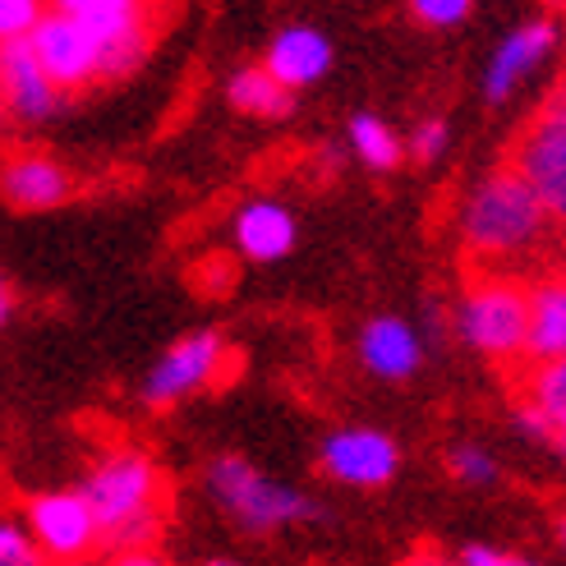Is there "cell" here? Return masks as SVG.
Segmentation results:
<instances>
[{"label": "cell", "mask_w": 566, "mask_h": 566, "mask_svg": "<svg viewBox=\"0 0 566 566\" xmlns=\"http://www.w3.org/2000/svg\"><path fill=\"white\" fill-rule=\"evenodd\" d=\"M548 208L516 166H497V171L479 176L457 212L461 244L474 263H516L530 249H539L548 235Z\"/></svg>", "instance_id": "obj_1"}, {"label": "cell", "mask_w": 566, "mask_h": 566, "mask_svg": "<svg viewBox=\"0 0 566 566\" xmlns=\"http://www.w3.org/2000/svg\"><path fill=\"white\" fill-rule=\"evenodd\" d=\"M208 497L244 534H276L286 525H304L323 516V506L314 497H304L300 489L281 484V479H268L244 457H217L208 465Z\"/></svg>", "instance_id": "obj_2"}, {"label": "cell", "mask_w": 566, "mask_h": 566, "mask_svg": "<svg viewBox=\"0 0 566 566\" xmlns=\"http://www.w3.org/2000/svg\"><path fill=\"white\" fill-rule=\"evenodd\" d=\"M461 342L493 364H516L530 350V286L512 276H479L457 304Z\"/></svg>", "instance_id": "obj_3"}, {"label": "cell", "mask_w": 566, "mask_h": 566, "mask_svg": "<svg viewBox=\"0 0 566 566\" xmlns=\"http://www.w3.org/2000/svg\"><path fill=\"white\" fill-rule=\"evenodd\" d=\"M55 10L78 19L102 46V78H125L144 65L153 46V6L148 0H51Z\"/></svg>", "instance_id": "obj_4"}, {"label": "cell", "mask_w": 566, "mask_h": 566, "mask_svg": "<svg viewBox=\"0 0 566 566\" xmlns=\"http://www.w3.org/2000/svg\"><path fill=\"white\" fill-rule=\"evenodd\" d=\"M78 489L88 493L102 530H116L144 512H157L161 474H157L153 457H144V451H134V447H120V451H111V457H102Z\"/></svg>", "instance_id": "obj_5"}, {"label": "cell", "mask_w": 566, "mask_h": 566, "mask_svg": "<svg viewBox=\"0 0 566 566\" xmlns=\"http://www.w3.org/2000/svg\"><path fill=\"white\" fill-rule=\"evenodd\" d=\"M23 525L33 530V539L51 562H78L97 544H106V530L93 512V502L83 489H46L23 502Z\"/></svg>", "instance_id": "obj_6"}, {"label": "cell", "mask_w": 566, "mask_h": 566, "mask_svg": "<svg viewBox=\"0 0 566 566\" xmlns=\"http://www.w3.org/2000/svg\"><path fill=\"white\" fill-rule=\"evenodd\" d=\"M226 359H231V350H226V336L221 332H212V327L185 332L180 342L148 369L144 401L153 410L185 401V396H193V391H203V387L217 382V374L226 369Z\"/></svg>", "instance_id": "obj_7"}, {"label": "cell", "mask_w": 566, "mask_h": 566, "mask_svg": "<svg viewBox=\"0 0 566 566\" xmlns=\"http://www.w3.org/2000/svg\"><path fill=\"white\" fill-rule=\"evenodd\" d=\"M23 42L33 46L42 70L61 83L65 93H78V88H88V83L102 78V46H97V38L78 19H70L65 10L51 6V14L33 28V38H23Z\"/></svg>", "instance_id": "obj_8"}, {"label": "cell", "mask_w": 566, "mask_h": 566, "mask_svg": "<svg viewBox=\"0 0 566 566\" xmlns=\"http://www.w3.org/2000/svg\"><path fill=\"white\" fill-rule=\"evenodd\" d=\"M318 465L332 484L346 489H382L396 479L401 447L378 429H336L318 447Z\"/></svg>", "instance_id": "obj_9"}, {"label": "cell", "mask_w": 566, "mask_h": 566, "mask_svg": "<svg viewBox=\"0 0 566 566\" xmlns=\"http://www.w3.org/2000/svg\"><path fill=\"white\" fill-rule=\"evenodd\" d=\"M0 102H6V116L14 125L38 129L61 116L65 88L42 70L28 42H6L0 46Z\"/></svg>", "instance_id": "obj_10"}, {"label": "cell", "mask_w": 566, "mask_h": 566, "mask_svg": "<svg viewBox=\"0 0 566 566\" xmlns=\"http://www.w3.org/2000/svg\"><path fill=\"white\" fill-rule=\"evenodd\" d=\"M512 166L539 193L557 226H566V125L534 120L512 148Z\"/></svg>", "instance_id": "obj_11"}, {"label": "cell", "mask_w": 566, "mask_h": 566, "mask_svg": "<svg viewBox=\"0 0 566 566\" xmlns=\"http://www.w3.org/2000/svg\"><path fill=\"white\" fill-rule=\"evenodd\" d=\"M557 42H562V33H557L553 19H534V23H521L516 33H506L502 46L493 51L489 70H484V97L506 102L557 51Z\"/></svg>", "instance_id": "obj_12"}, {"label": "cell", "mask_w": 566, "mask_h": 566, "mask_svg": "<svg viewBox=\"0 0 566 566\" xmlns=\"http://www.w3.org/2000/svg\"><path fill=\"white\" fill-rule=\"evenodd\" d=\"M423 359V336L406 318H369L359 332V364L382 382H406Z\"/></svg>", "instance_id": "obj_13"}, {"label": "cell", "mask_w": 566, "mask_h": 566, "mask_svg": "<svg viewBox=\"0 0 566 566\" xmlns=\"http://www.w3.org/2000/svg\"><path fill=\"white\" fill-rule=\"evenodd\" d=\"M0 185H6V203L19 208V212L61 208L65 198L74 193L70 171L55 157H46V153H19V157H10Z\"/></svg>", "instance_id": "obj_14"}, {"label": "cell", "mask_w": 566, "mask_h": 566, "mask_svg": "<svg viewBox=\"0 0 566 566\" xmlns=\"http://www.w3.org/2000/svg\"><path fill=\"white\" fill-rule=\"evenodd\" d=\"M231 240L249 263H276L295 249V217L272 198H253L235 212Z\"/></svg>", "instance_id": "obj_15"}, {"label": "cell", "mask_w": 566, "mask_h": 566, "mask_svg": "<svg viewBox=\"0 0 566 566\" xmlns=\"http://www.w3.org/2000/svg\"><path fill=\"white\" fill-rule=\"evenodd\" d=\"M263 65L286 83V88H308L332 70V42L318 33V28H281L272 38Z\"/></svg>", "instance_id": "obj_16"}, {"label": "cell", "mask_w": 566, "mask_h": 566, "mask_svg": "<svg viewBox=\"0 0 566 566\" xmlns=\"http://www.w3.org/2000/svg\"><path fill=\"white\" fill-rule=\"evenodd\" d=\"M530 364L566 359V276H539L530 286Z\"/></svg>", "instance_id": "obj_17"}, {"label": "cell", "mask_w": 566, "mask_h": 566, "mask_svg": "<svg viewBox=\"0 0 566 566\" xmlns=\"http://www.w3.org/2000/svg\"><path fill=\"white\" fill-rule=\"evenodd\" d=\"M226 102L253 120H286L295 106V88H286L268 65H244L226 78Z\"/></svg>", "instance_id": "obj_18"}, {"label": "cell", "mask_w": 566, "mask_h": 566, "mask_svg": "<svg viewBox=\"0 0 566 566\" xmlns=\"http://www.w3.org/2000/svg\"><path fill=\"white\" fill-rule=\"evenodd\" d=\"M525 401L548 419L553 451H557V457H566V359L530 364V374H525Z\"/></svg>", "instance_id": "obj_19"}, {"label": "cell", "mask_w": 566, "mask_h": 566, "mask_svg": "<svg viewBox=\"0 0 566 566\" xmlns=\"http://www.w3.org/2000/svg\"><path fill=\"white\" fill-rule=\"evenodd\" d=\"M350 148H355V157L364 166H369V171H396L401 157H406V144L396 138V129L387 120L369 116V111L350 120Z\"/></svg>", "instance_id": "obj_20"}, {"label": "cell", "mask_w": 566, "mask_h": 566, "mask_svg": "<svg viewBox=\"0 0 566 566\" xmlns=\"http://www.w3.org/2000/svg\"><path fill=\"white\" fill-rule=\"evenodd\" d=\"M447 474L461 479V484H470V489H484L497 479V461L474 442H451L447 447Z\"/></svg>", "instance_id": "obj_21"}, {"label": "cell", "mask_w": 566, "mask_h": 566, "mask_svg": "<svg viewBox=\"0 0 566 566\" xmlns=\"http://www.w3.org/2000/svg\"><path fill=\"white\" fill-rule=\"evenodd\" d=\"M51 14V0H0V42H23Z\"/></svg>", "instance_id": "obj_22"}, {"label": "cell", "mask_w": 566, "mask_h": 566, "mask_svg": "<svg viewBox=\"0 0 566 566\" xmlns=\"http://www.w3.org/2000/svg\"><path fill=\"white\" fill-rule=\"evenodd\" d=\"M157 539H161V506H157V512H144V516L116 525V530H106V548H111V553L157 548Z\"/></svg>", "instance_id": "obj_23"}, {"label": "cell", "mask_w": 566, "mask_h": 566, "mask_svg": "<svg viewBox=\"0 0 566 566\" xmlns=\"http://www.w3.org/2000/svg\"><path fill=\"white\" fill-rule=\"evenodd\" d=\"M0 566H51V557L33 539V530L6 521L0 525Z\"/></svg>", "instance_id": "obj_24"}, {"label": "cell", "mask_w": 566, "mask_h": 566, "mask_svg": "<svg viewBox=\"0 0 566 566\" xmlns=\"http://www.w3.org/2000/svg\"><path fill=\"white\" fill-rule=\"evenodd\" d=\"M406 6L423 28H457L470 19L474 0H406Z\"/></svg>", "instance_id": "obj_25"}, {"label": "cell", "mask_w": 566, "mask_h": 566, "mask_svg": "<svg viewBox=\"0 0 566 566\" xmlns=\"http://www.w3.org/2000/svg\"><path fill=\"white\" fill-rule=\"evenodd\" d=\"M447 144H451V129H447V120L433 116V120H419V125H415L406 153H410L415 161H438V157L447 153Z\"/></svg>", "instance_id": "obj_26"}, {"label": "cell", "mask_w": 566, "mask_h": 566, "mask_svg": "<svg viewBox=\"0 0 566 566\" xmlns=\"http://www.w3.org/2000/svg\"><path fill=\"white\" fill-rule=\"evenodd\" d=\"M461 557H465V566H539V562H525L516 553H502V548H489V544H470Z\"/></svg>", "instance_id": "obj_27"}, {"label": "cell", "mask_w": 566, "mask_h": 566, "mask_svg": "<svg viewBox=\"0 0 566 566\" xmlns=\"http://www.w3.org/2000/svg\"><path fill=\"white\" fill-rule=\"evenodd\" d=\"M401 566H465V557H451V553H442V548H433V544H423V548H415Z\"/></svg>", "instance_id": "obj_28"}, {"label": "cell", "mask_w": 566, "mask_h": 566, "mask_svg": "<svg viewBox=\"0 0 566 566\" xmlns=\"http://www.w3.org/2000/svg\"><path fill=\"white\" fill-rule=\"evenodd\" d=\"M534 120H548V125H566V78L557 83V88L544 97V106H539V116Z\"/></svg>", "instance_id": "obj_29"}, {"label": "cell", "mask_w": 566, "mask_h": 566, "mask_svg": "<svg viewBox=\"0 0 566 566\" xmlns=\"http://www.w3.org/2000/svg\"><path fill=\"white\" fill-rule=\"evenodd\" d=\"M106 566H171L157 548H134V553H111Z\"/></svg>", "instance_id": "obj_30"}, {"label": "cell", "mask_w": 566, "mask_h": 566, "mask_svg": "<svg viewBox=\"0 0 566 566\" xmlns=\"http://www.w3.org/2000/svg\"><path fill=\"white\" fill-rule=\"evenodd\" d=\"M544 10H566V0H539Z\"/></svg>", "instance_id": "obj_31"}, {"label": "cell", "mask_w": 566, "mask_h": 566, "mask_svg": "<svg viewBox=\"0 0 566 566\" xmlns=\"http://www.w3.org/2000/svg\"><path fill=\"white\" fill-rule=\"evenodd\" d=\"M51 566H93V562H83V557H78V562H51Z\"/></svg>", "instance_id": "obj_32"}, {"label": "cell", "mask_w": 566, "mask_h": 566, "mask_svg": "<svg viewBox=\"0 0 566 566\" xmlns=\"http://www.w3.org/2000/svg\"><path fill=\"white\" fill-rule=\"evenodd\" d=\"M562 548H566V516H562Z\"/></svg>", "instance_id": "obj_33"}, {"label": "cell", "mask_w": 566, "mask_h": 566, "mask_svg": "<svg viewBox=\"0 0 566 566\" xmlns=\"http://www.w3.org/2000/svg\"><path fill=\"white\" fill-rule=\"evenodd\" d=\"M208 566H235V562H208Z\"/></svg>", "instance_id": "obj_34"}, {"label": "cell", "mask_w": 566, "mask_h": 566, "mask_svg": "<svg viewBox=\"0 0 566 566\" xmlns=\"http://www.w3.org/2000/svg\"><path fill=\"white\" fill-rule=\"evenodd\" d=\"M562 276H566V259H562Z\"/></svg>", "instance_id": "obj_35"}]
</instances>
